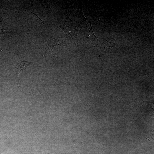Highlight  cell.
Instances as JSON below:
<instances>
[]
</instances>
